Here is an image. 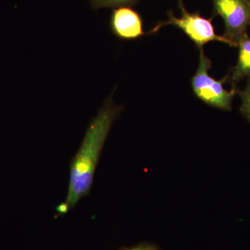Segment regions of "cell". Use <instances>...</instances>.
<instances>
[{"mask_svg":"<svg viewBox=\"0 0 250 250\" xmlns=\"http://www.w3.org/2000/svg\"><path fill=\"white\" fill-rule=\"evenodd\" d=\"M122 108L123 106L113 103L111 95L90 122L80 149L72 159L66 200L59 207V212L65 213L89 192L104 145Z\"/></svg>","mask_w":250,"mask_h":250,"instance_id":"1","label":"cell"},{"mask_svg":"<svg viewBox=\"0 0 250 250\" xmlns=\"http://www.w3.org/2000/svg\"><path fill=\"white\" fill-rule=\"evenodd\" d=\"M200 50L198 67L191 80L192 90L197 98L207 104L225 111H230L233 99L238 93L237 88H232L229 91L225 89L223 84L229 76L220 80L210 76L208 71L211 67V61L205 55L203 48Z\"/></svg>","mask_w":250,"mask_h":250,"instance_id":"2","label":"cell"},{"mask_svg":"<svg viewBox=\"0 0 250 250\" xmlns=\"http://www.w3.org/2000/svg\"><path fill=\"white\" fill-rule=\"evenodd\" d=\"M179 7L182 13L180 18L176 17L173 12L170 11L168 13V20L156 24L148 34H154L164 26L172 25L182 29L200 49L212 41H219L230 46L229 42L223 36L215 34L211 18L207 19L197 13L188 12L186 9L183 0H179Z\"/></svg>","mask_w":250,"mask_h":250,"instance_id":"3","label":"cell"},{"mask_svg":"<svg viewBox=\"0 0 250 250\" xmlns=\"http://www.w3.org/2000/svg\"><path fill=\"white\" fill-rule=\"evenodd\" d=\"M214 15L223 18L225 23L223 37L231 47L248 35L250 26V4L248 0H210Z\"/></svg>","mask_w":250,"mask_h":250,"instance_id":"4","label":"cell"},{"mask_svg":"<svg viewBox=\"0 0 250 250\" xmlns=\"http://www.w3.org/2000/svg\"><path fill=\"white\" fill-rule=\"evenodd\" d=\"M112 32L122 40H135L145 35L142 18L129 6H121L113 11L110 22Z\"/></svg>","mask_w":250,"mask_h":250,"instance_id":"5","label":"cell"},{"mask_svg":"<svg viewBox=\"0 0 250 250\" xmlns=\"http://www.w3.org/2000/svg\"><path fill=\"white\" fill-rule=\"evenodd\" d=\"M237 47H238V60L231 75L229 76L234 88H236V85L243 79L250 77V37L248 35L244 36Z\"/></svg>","mask_w":250,"mask_h":250,"instance_id":"6","label":"cell"},{"mask_svg":"<svg viewBox=\"0 0 250 250\" xmlns=\"http://www.w3.org/2000/svg\"><path fill=\"white\" fill-rule=\"evenodd\" d=\"M94 9L104 7H121L136 4L139 0H89Z\"/></svg>","mask_w":250,"mask_h":250,"instance_id":"7","label":"cell"},{"mask_svg":"<svg viewBox=\"0 0 250 250\" xmlns=\"http://www.w3.org/2000/svg\"><path fill=\"white\" fill-rule=\"evenodd\" d=\"M238 93L240 94L242 101V114L250 121V77H248V83L245 90Z\"/></svg>","mask_w":250,"mask_h":250,"instance_id":"8","label":"cell"},{"mask_svg":"<svg viewBox=\"0 0 250 250\" xmlns=\"http://www.w3.org/2000/svg\"><path fill=\"white\" fill-rule=\"evenodd\" d=\"M125 250H156L154 248H151V247L147 246H139L136 248H131V249H127Z\"/></svg>","mask_w":250,"mask_h":250,"instance_id":"9","label":"cell"},{"mask_svg":"<svg viewBox=\"0 0 250 250\" xmlns=\"http://www.w3.org/2000/svg\"><path fill=\"white\" fill-rule=\"evenodd\" d=\"M248 2H249V4H250V0H248Z\"/></svg>","mask_w":250,"mask_h":250,"instance_id":"10","label":"cell"}]
</instances>
